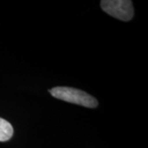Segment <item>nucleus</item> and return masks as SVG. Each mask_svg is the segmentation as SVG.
Returning a JSON list of instances; mask_svg holds the SVG:
<instances>
[{"label": "nucleus", "mask_w": 148, "mask_h": 148, "mask_svg": "<svg viewBox=\"0 0 148 148\" xmlns=\"http://www.w3.org/2000/svg\"><path fill=\"white\" fill-rule=\"evenodd\" d=\"M53 97L69 103L85 106L87 108H95L98 101L92 95L83 90L67 86H57L49 90Z\"/></svg>", "instance_id": "f257e3e1"}, {"label": "nucleus", "mask_w": 148, "mask_h": 148, "mask_svg": "<svg viewBox=\"0 0 148 148\" xmlns=\"http://www.w3.org/2000/svg\"><path fill=\"white\" fill-rule=\"evenodd\" d=\"M101 7L107 14L121 21H130L134 15L132 3L129 0H102Z\"/></svg>", "instance_id": "f03ea898"}, {"label": "nucleus", "mask_w": 148, "mask_h": 148, "mask_svg": "<svg viewBox=\"0 0 148 148\" xmlns=\"http://www.w3.org/2000/svg\"><path fill=\"white\" fill-rule=\"evenodd\" d=\"M13 127L9 122L0 118V142H7L13 135Z\"/></svg>", "instance_id": "7ed1b4c3"}]
</instances>
